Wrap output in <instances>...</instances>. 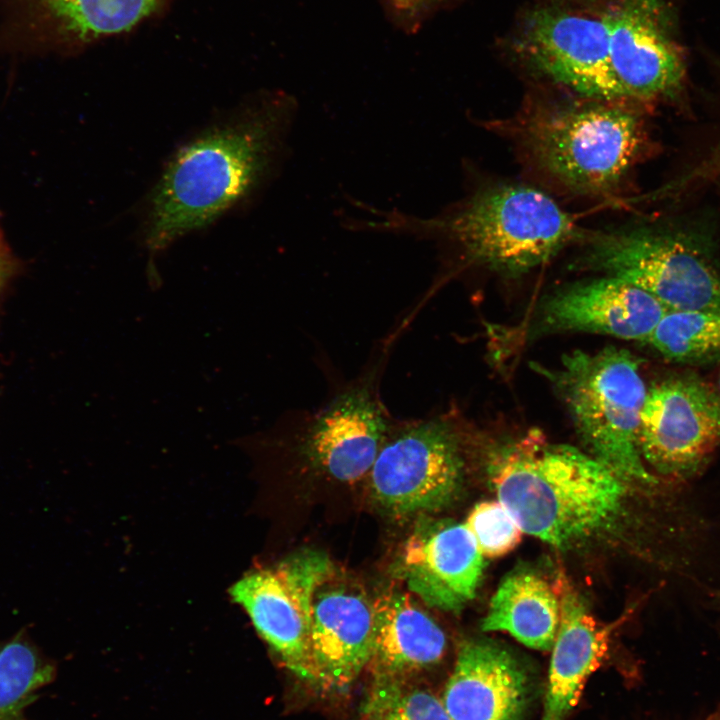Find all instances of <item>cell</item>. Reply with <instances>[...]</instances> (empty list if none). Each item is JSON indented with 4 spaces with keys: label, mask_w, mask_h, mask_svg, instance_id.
Here are the masks:
<instances>
[{
    "label": "cell",
    "mask_w": 720,
    "mask_h": 720,
    "mask_svg": "<svg viewBox=\"0 0 720 720\" xmlns=\"http://www.w3.org/2000/svg\"><path fill=\"white\" fill-rule=\"evenodd\" d=\"M649 292L668 310L720 307V271L697 242L649 228L594 236L579 263Z\"/></svg>",
    "instance_id": "obj_6"
},
{
    "label": "cell",
    "mask_w": 720,
    "mask_h": 720,
    "mask_svg": "<svg viewBox=\"0 0 720 720\" xmlns=\"http://www.w3.org/2000/svg\"><path fill=\"white\" fill-rule=\"evenodd\" d=\"M613 74L627 100L673 96L686 56L667 0H598Z\"/></svg>",
    "instance_id": "obj_10"
},
{
    "label": "cell",
    "mask_w": 720,
    "mask_h": 720,
    "mask_svg": "<svg viewBox=\"0 0 720 720\" xmlns=\"http://www.w3.org/2000/svg\"><path fill=\"white\" fill-rule=\"evenodd\" d=\"M515 49L552 81L592 100H627L609 59L597 2L587 7L537 6L525 17Z\"/></svg>",
    "instance_id": "obj_8"
},
{
    "label": "cell",
    "mask_w": 720,
    "mask_h": 720,
    "mask_svg": "<svg viewBox=\"0 0 720 720\" xmlns=\"http://www.w3.org/2000/svg\"><path fill=\"white\" fill-rule=\"evenodd\" d=\"M486 472L523 533L559 549L609 528L629 485L590 454L551 443L536 429L495 445Z\"/></svg>",
    "instance_id": "obj_2"
},
{
    "label": "cell",
    "mask_w": 720,
    "mask_h": 720,
    "mask_svg": "<svg viewBox=\"0 0 720 720\" xmlns=\"http://www.w3.org/2000/svg\"><path fill=\"white\" fill-rule=\"evenodd\" d=\"M359 720H452L441 699L410 680H373Z\"/></svg>",
    "instance_id": "obj_23"
},
{
    "label": "cell",
    "mask_w": 720,
    "mask_h": 720,
    "mask_svg": "<svg viewBox=\"0 0 720 720\" xmlns=\"http://www.w3.org/2000/svg\"><path fill=\"white\" fill-rule=\"evenodd\" d=\"M714 391H715V393H716L717 400H718V403H719V406H720V378H719V381H718L717 389L714 390Z\"/></svg>",
    "instance_id": "obj_28"
},
{
    "label": "cell",
    "mask_w": 720,
    "mask_h": 720,
    "mask_svg": "<svg viewBox=\"0 0 720 720\" xmlns=\"http://www.w3.org/2000/svg\"><path fill=\"white\" fill-rule=\"evenodd\" d=\"M168 0H26L56 42L81 46L127 32Z\"/></svg>",
    "instance_id": "obj_20"
},
{
    "label": "cell",
    "mask_w": 720,
    "mask_h": 720,
    "mask_svg": "<svg viewBox=\"0 0 720 720\" xmlns=\"http://www.w3.org/2000/svg\"><path fill=\"white\" fill-rule=\"evenodd\" d=\"M372 647L366 669L373 680H409L437 665L447 639L439 625L400 590L372 601Z\"/></svg>",
    "instance_id": "obj_17"
},
{
    "label": "cell",
    "mask_w": 720,
    "mask_h": 720,
    "mask_svg": "<svg viewBox=\"0 0 720 720\" xmlns=\"http://www.w3.org/2000/svg\"><path fill=\"white\" fill-rule=\"evenodd\" d=\"M332 565L317 552H304L270 569L241 578L233 599L285 667L314 688L310 646V600L320 576Z\"/></svg>",
    "instance_id": "obj_11"
},
{
    "label": "cell",
    "mask_w": 720,
    "mask_h": 720,
    "mask_svg": "<svg viewBox=\"0 0 720 720\" xmlns=\"http://www.w3.org/2000/svg\"><path fill=\"white\" fill-rule=\"evenodd\" d=\"M455 423L443 416L392 423L369 472L376 501L398 517L446 507L463 482Z\"/></svg>",
    "instance_id": "obj_7"
},
{
    "label": "cell",
    "mask_w": 720,
    "mask_h": 720,
    "mask_svg": "<svg viewBox=\"0 0 720 720\" xmlns=\"http://www.w3.org/2000/svg\"><path fill=\"white\" fill-rule=\"evenodd\" d=\"M559 625L552 647L541 720H565L585 681L604 660L613 625L598 622L580 596L561 582Z\"/></svg>",
    "instance_id": "obj_18"
},
{
    "label": "cell",
    "mask_w": 720,
    "mask_h": 720,
    "mask_svg": "<svg viewBox=\"0 0 720 720\" xmlns=\"http://www.w3.org/2000/svg\"><path fill=\"white\" fill-rule=\"evenodd\" d=\"M715 161L717 164H720V149L717 151L715 156Z\"/></svg>",
    "instance_id": "obj_29"
},
{
    "label": "cell",
    "mask_w": 720,
    "mask_h": 720,
    "mask_svg": "<svg viewBox=\"0 0 720 720\" xmlns=\"http://www.w3.org/2000/svg\"><path fill=\"white\" fill-rule=\"evenodd\" d=\"M16 259L7 243L0 224V293L16 270Z\"/></svg>",
    "instance_id": "obj_26"
},
{
    "label": "cell",
    "mask_w": 720,
    "mask_h": 720,
    "mask_svg": "<svg viewBox=\"0 0 720 720\" xmlns=\"http://www.w3.org/2000/svg\"><path fill=\"white\" fill-rule=\"evenodd\" d=\"M617 103L592 100L546 106L522 124V141L537 164L566 186L599 194L614 188L642 144L638 117Z\"/></svg>",
    "instance_id": "obj_5"
},
{
    "label": "cell",
    "mask_w": 720,
    "mask_h": 720,
    "mask_svg": "<svg viewBox=\"0 0 720 720\" xmlns=\"http://www.w3.org/2000/svg\"><path fill=\"white\" fill-rule=\"evenodd\" d=\"M645 342L673 361L713 359L720 355V307L669 310Z\"/></svg>",
    "instance_id": "obj_22"
},
{
    "label": "cell",
    "mask_w": 720,
    "mask_h": 720,
    "mask_svg": "<svg viewBox=\"0 0 720 720\" xmlns=\"http://www.w3.org/2000/svg\"><path fill=\"white\" fill-rule=\"evenodd\" d=\"M363 208L376 218L346 217L343 224L449 243L464 262L508 276L546 263L578 235L573 218L553 198L520 184L486 187L428 218Z\"/></svg>",
    "instance_id": "obj_3"
},
{
    "label": "cell",
    "mask_w": 720,
    "mask_h": 720,
    "mask_svg": "<svg viewBox=\"0 0 720 720\" xmlns=\"http://www.w3.org/2000/svg\"><path fill=\"white\" fill-rule=\"evenodd\" d=\"M377 370L295 422L301 456L335 480L355 482L369 474L393 423L377 391Z\"/></svg>",
    "instance_id": "obj_12"
},
{
    "label": "cell",
    "mask_w": 720,
    "mask_h": 720,
    "mask_svg": "<svg viewBox=\"0 0 720 720\" xmlns=\"http://www.w3.org/2000/svg\"><path fill=\"white\" fill-rule=\"evenodd\" d=\"M443 0H387L392 18L404 29L415 31Z\"/></svg>",
    "instance_id": "obj_25"
},
{
    "label": "cell",
    "mask_w": 720,
    "mask_h": 720,
    "mask_svg": "<svg viewBox=\"0 0 720 720\" xmlns=\"http://www.w3.org/2000/svg\"><path fill=\"white\" fill-rule=\"evenodd\" d=\"M703 720H720V707L716 711L705 717Z\"/></svg>",
    "instance_id": "obj_27"
},
{
    "label": "cell",
    "mask_w": 720,
    "mask_h": 720,
    "mask_svg": "<svg viewBox=\"0 0 720 720\" xmlns=\"http://www.w3.org/2000/svg\"><path fill=\"white\" fill-rule=\"evenodd\" d=\"M372 601L333 564L320 576L310 600L314 688L343 693L366 669L372 647Z\"/></svg>",
    "instance_id": "obj_13"
},
{
    "label": "cell",
    "mask_w": 720,
    "mask_h": 720,
    "mask_svg": "<svg viewBox=\"0 0 720 720\" xmlns=\"http://www.w3.org/2000/svg\"><path fill=\"white\" fill-rule=\"evenodd\" d=\"M668 311L642 288L604 276L546 297L538 310L536 331L586 332L645 342Z\"/></svg>",
    "instance_id": "obj_14"
},
{
    "label": "cell",
    "mask_w": 720,
    "mask_h": 720,
    "mask_svg": "<svg viewBox=\"0 0 720 720\" xmlns=\"http://www.w3.org/2000/svg\"><path fill=\"white\" fill-rule=\"evenodd\" d=\"M546 375L592 457L629 484L661 483L645 466L638 446L647 394L639 359L616 347L576 350Z\"/></svg>",
    "instance_id": "obj_4"
},
{
    "label": "cell",
    "mask_w": 720,
    "mask_h": 720,
    "mask_svg": "<svg viewBox=\"0 0 720 720\" xmlns=\"http://www.w3.org/2000/svg\"><path fill=\"white\" fill-rule=\"evenodd\" d=\"M485 557L464 523L424 524L409 537L399 577L426 605L458 612L476 595Z\"/></svg>",
    "instance_id": "obj_15"
},
{
    "label": "cell",
    "mask_w": 720,
    "mask_h": 720,
    "mask_svg": "<svg viewBox=\"0 0 720 720\" xmlns=\"http://www.w3.org/2000/svg\"><path fill=\"white\" fill-rule=\"evenodd\" d=\"M55 667L23 632L0 643V720H29L25 711Z\"/></svg>",
    "instance_id": "obj_21"
},
{
    "label": "cell",
    "mask_w": 720,
    "mask_h": 720,
    "mask_svg": "<svg viewBox=\"0 0 720 720\" xmlns=\"http://www.w3.org/2000/svg\"><path fill=\"white\" fill-rule=\"evenodd\" d=\"M557 591L541 576L519 570L506 576L481 622L484 631H501L532 649H552L559 625Z\"/></svg>",
    "instance_id": "obj_19"
},
{
    "label": "cell",
    "mask_w": 720,
    "mask_h": 720,
    "mask_svg": "<svg viewBox=\"0 0 720 720\" xmlns=\"http://www.w3.org/2000/svg\"><path fill=\"white\" fill-rule=\"evenodd\" d=\"M529 679L519 661L488 640L465 641L441 701L452 720H521Z\"/></svg>",
    "instance_id": "obj_16"
},
{
    "label": "cell",
    "mask_w": 720,
    "mask_h": 720,
    "mask_svg": "<svg viewBox=\"0 0 720 720\" xmlns=\"http://www.w3.org/2000/svg\"><path fill=\"white\" fill-rule=\"evenodd\" d=\"M720 444V406L714 390L692 376L663 380L647 390L638 446L644 463L662 478L688 480Z\"/></svg>",
    "instance_id": "obj_9"
},
{
    "label": "cell",
    "mask_w": 720,
    "mask_h": 720,
    "mask_svg": "<svg viewBox=\"0 0 720 720\" xmlns=\"http://www.w3.org/2000/svg\"><path fill=\"white\" fill-rule=\"evenodd\" d=\"M485 558H497L512 551L523 531L499 500L476 504L464 523Z\"/></svg>",
    "instance_id": "obj_24"
},
{
    "label": "cell",
    "mask_w": 720,
    "mask_h": 720,
    "mask_svg": "<svg viewBox=\"0 0 720 720\" xmlns=\"http://www.w3.org/2000/svg\"><path fill=\"white\" fill-rule=\"evenodd\" d=\"M297 113L294 96L264 92L183 145L151 193L149 252L207 227L267 184L287 156Z\"/></svg>",
    "instance_id": "obj_1"
}]
</instances>
